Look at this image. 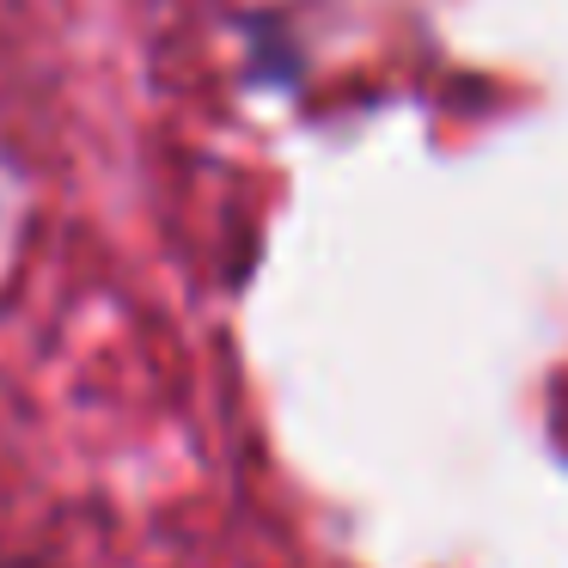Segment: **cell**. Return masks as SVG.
I'll return each instance as SVG.
<instances>
[]
</instances>
